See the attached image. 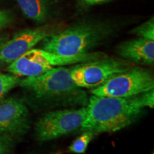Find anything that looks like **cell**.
<instances>
[{
    "label": "cell",
    "instance_id": "e0dca14e",
    "mask_svg": "<svg viewBox=\"0 0 154 154\" xmlns=\"http://www.w3.org/2000/svg\"><path fill=\"white\" fill-rule=\"evenodd\" d=\"M83 1L87 5H96V4L105 2L109 1V0H83Z\"/></svg>",
    "mask_w": 154,
    "mask_h": 154
},
{
    "label": "cell",
    "instance_id": "ba28073f",
    "mask_svg": "<svg viewBox=\"0 0 154 154\" xmlns=\"http://www.w3.org/2000/svg\"><path fill=\"white\" fill-rule=\"evenodd\" d=\"M58 31L59 28L54 25H45L19 32L0 48V66L10 64L45 38L59 32Z\"/></svg>",
    "mask_w": 154,
    "mask_h": 154
},
{
    "label": "cell",
    "instance_id": "5b68a950",
    "mask_svg": "<svg viewBox=\"0 0 154 154\" xmlns=\"http://www.w3.org/2000/svg\"><path fill=\"white\" fill-rule=\"evenodd\" d=\"M154 88L151 72L143 67H131L108 80L103 85L91 90L93 95L128 98Z\"/></svg>",
    "mask_w": 154,
    "mask_h": 154
},
{
    "label": "cell",
    "instance_id": "4fadbf2b",
    "mask_svg": "<svg viewBox=\"0 0 154 154\" xmlns=\"http://www.w3.org/2000/svg\"><path fill=\"white\" fill-rule=\"evenodd\" d=\"M20 79L14 74H6L0 72V100L3 99L9 91L19 85Z\"/></svg>",
    "mask_w": 154,
    "mask_h": 154
},
{
    "label": "cell",
    "instance_id": "3957f363",
    "mask_svg": "<svg viewBox=\"0 0 154 154\" xmlns=\"http://www.w3.org/2000/svg\"><path fill=\"white\" fill-rule=\"evenodd\" d=\"M112 25L101 22H84L48 36L42 41V49L64 56L89 52L113 33Z\"/></svg>",
    "mask_w": 154,
    "mask_h": 154
},
{
    "label": "cell",
    "instance_id": "6da1fadb",
    "mask_svg": "<svg viewBox=\"0 0 154 154\" xmlns=\"http://www.w3.org/2000/svg\"><path fill=\"white\" fill-rule=\"evenodd\" d=\"M83 131L115 132L129 126L141 114L143 108L137 95L128 98L93 95L88 99Z\"/></svg>",
    "mask_w": 154,
    "mask_h": 154
},
{
    "label": "cell",
    "instance_id": "2e32d148",
    "mask_svg": "<svg viewBox=\"0 0 154 154\" xmlns=\"http://www.w3.org/2000/svg\"><path fill=\"white\" fill-rule=\"evenodd\" d=\"M11 22V17L7 11L0 10V29L7 27Z\"/></svg>",
    "mask_w": 154,
    "mask_h": 154
},
{
    "label": "cell",
    "instance_id": "8992f818",
    "mask_svg": "<svg viewBox=\"0 0 154 154\" xmlns=\"http://www.w3.org/2000/svg\"><path fill=\"white\" fill-rule=\"evenodd\" d=\"M131 67L132 65L125 60L105 57L72 67L71 76L79 87L93 89Z\"/></svg>",
    "mask_w": 154,
    "mask_h": 154
},
{
    "label": "cell",
    "instance_id": "52a82bcc",
    "mask_svg": "<svg viewBox=\"0 0 154 154\" xmlns=\"http://www.w3.org/2000/svg\"><path fill=\"white\" fill-rule=\"evenodd\" d=\"M86 113L87 109L85 106L45 113L36 124V138L41 141H47L76 131L82 127Z\"/></svg>",
    "mask_w": 154,
    "mask_h": 154
},
{
    "label": "cell",
    "instance_id": "277c9868",
    "mask_svg": "<svg viewBox=\"0 0 154 154\" xmlns=\"http://www.w3.org/2000/svg\"><path fill=\"white\" fill-rule=\"evenodd\" d=\"M106 57L103 53L88 52L74 56H64L32 49L8 65L6 70L18 76H35L57 66L85 63Z\"/></svg>",
    "mask_w": 154,
    "mask_h": 154
},
{
    "label": "cell",
    "instance_id": "7a4b0ae2",
    "mask_svg": "<svg viewBox=\"0 0 154 154\" xmlns=\"http://www.w3.org/2000/svg\"><path fill=\"white\" fill-rule=\"evenodd\" d=\"M19 85L43 104L87 106L85 92L75 84L71 69L57 66L44 74L21 79Z\"/></svg>",
    "mask_w": 154,
    "mask_h": 154
},
{
    "label": "cell",
    "instance_id": "30bf717a",
    "mask_svg": "<svg viewBox=\"0 0 154 154\" xmlns=\"http://www.w3.org/2000/svg\"><path fill=\"white\" fill-rule=\"evenodd\" d=\"M116 52L133 63L152 66L154 63V41L138 37L121 43Z\"/></svg>",
    "mask_w": 154,
    "mask_h": 154
},
{
    "label": "cell",
    "instance_id": "9a60e30c",
    "mask_svg": "<svg viewBox=\"0 0 154 154\" xmlns=\"http://www.w3.org/2000/svg\"><path fill=\"white\" fill-rule=\"evenodd\" d=\"M13 147V140L8 134H0V154H9Z\"/></svg>",
    "mask_w": 154,
    "mask_h": 154
},
{
    "label": "cell",
    "instance_id": "8fae6325",
    "mask_svg": "<svg viewBox=\"0 0 154 154\" xmlns=\"http://www.w3.org/2000/svg\"><path fill=\"white\" fill-rule=\"evenodd\" d=\"M24 14L37 23H44L49 19V9L47 0H17Z\"/></svg>",
    "mask_w": 154,
    "mask_h": 154
},
{
    "label": "cell",
    "instance_id": "7c38bea8",
    "mask_svg": "<svg viewBox=\"0 0 154 154\" xmlns=\"http://www.w3.org/2000/svg\"><path fill=\"white\" fill-rule=\"evenodd\" d=\"M94 133L86 131L77 137L69 147V151L73 153L82 154L85 153L91 140L93 139Z\"/></svg>",
    "mask_w": 154,
    "mask_h": 154
},
{
    "label": "cell",
    "instance_id": "ac0fdd59",
    "mask_svg": "<svg viewBox=\"0 0 154 154\" xmlns=\"http://www.w3.org/2000/svg\"><path fill=\"white\" fill-rule=\"evenodd\" d=\"M4 44H5V43H2V44H0V48H1V47H2V46Z\"/></svg>",
    "mask_w": 154,
    "mask_h": 154
},
{
    "label": "cell",
    "instance_id": "5bb4252c",
    "mask_svg": "<svg viewBox=\"0 0 154 154\" xmlns=\"http://www.w3.org/2000/svg\"><path fill=\"white\" fill-rule=\"evenodd\" d=\"M131 33L138 36V37L154 40V20L152 17L147 22L139 25L131 31Z\"/></svg>",
    "mask_w": 154,
    "mask_h": 154
},
{
    "label": "cell",
    "instance_id": "9c48e42d",
    "mask_svg": "<svg viewBox=\"0 0 154 154\" xmlns=\"http://www.w3.org/2000/svg\"><path fill=\"white\" fill-rule=\"evenodd\" d=\"M29 126V112L22 100L13 97L0 100V134L22 135Z\"/></svg>",
    "mask_w": 154,
    "mask_h": 154
},
{
    "label": "cell",
    "instance_id": "d6986e66",
    "mask_svg": "<svg viewBox=\"0 0 154 154\" xmlns=\"http://www.w3.org/2000/svg\"><path fill=\"white\" fill-rule=\"evenodd\" d=\"M56 154H61V153H56Z\"/></svg>",
    "mask_w": 154,
    "mask_h": 154
}]
</instances>
